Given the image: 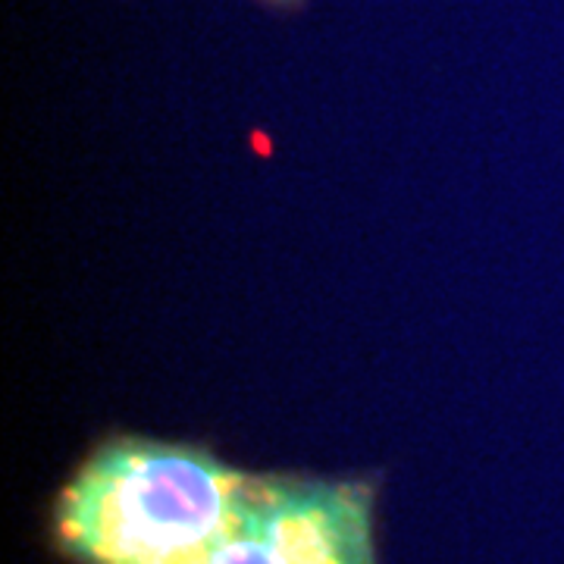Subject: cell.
<instances>
[{"label": "cell", "mask_w": 564, "mask_h": 564, "mask_svg": "<svg viewBox=\"0 0 564 564\" xmlns=\"http://www.w3.org/2000/svg\"><path fill=\"white\" fill-rule=\"evenodd\" d=\"M270 3H276V7H295V3H302V0H270Z\"/></svg>", "instance_id": "obj_3"}, {"label": "cell", "mask_w": 564, "mask_h": 564, "mask_svg": "<svg viewBox=\"0 0 564 564\" xmlns=\"http://www.w3.org/2000/svg\"><path fill=\"white\" fill-rule=\"evenodd\" d=\"M248 480L202 443L113 433L57 489L47 543L66 564H204Z\"/></svg>", "instance_id": "obj_1"}, {"label": "cell", "mask_w": 564, "mask_h": 564, "mask_svg": "<svg viewBox=\"0 0 564 564\" xmlns=\"http://www.w3.org/2000/svg\"><path fill=\"white\" fill-rule=\"evenodd\" d=\"M204 564H380L377 480L251 474L236 521Z\"/></svg>", "instance_id": "obj_2"}]
</instances>
